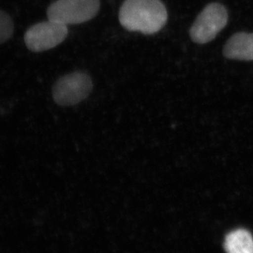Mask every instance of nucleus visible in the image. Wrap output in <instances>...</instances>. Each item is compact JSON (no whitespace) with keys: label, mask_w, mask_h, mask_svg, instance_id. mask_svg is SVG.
<instances>
[{"label":"nucleus","mask_w":253,"mask_h":253,"mask_svg":"<svg viewBox=\"0 0 253 253\" xmlns=\"http://www.w3.org/2000/svg\"><path fill=\"white\" fill-rule=\"evenodd\" d=\"M68 34V26L49 19L33 25L27 30L25 44L31 51H46L61 44Z\"/></svg>","instance_id":"nucleus-5"},{"label":"nucleus","mask_w":253,"mask_h":253,"mask_svg":"<svg viewBox=\"0 0 253 253\" xmlns=\"http://www.w3.org/2000/svg\"><path fill=\"white\" fill-rule=\"evenodd\" d=\"M229 15L226 7L219 2L207 5L200 12L190 29V37L197 44H207L226 27Z\"/></svg>","instance_id":"nucleus-4"},{"label":"nucleus","mask_w":253,"mask_h":253,"mask_svg":"<svg viewBox=\"0 0 253 253\" xmlns=\"http://www.w3.org/2000/svg\"><path fill=\"white\" fill-rule=\"evenodd\" d=\"M224 56L227 59L253 61V33L238 32L224 44Z\"/></svg>","instance_id":"nucleus-6"},{"label":"nucleus","mask_w":253,"mask_h":253,"mask_svg":"<svg viewBox=\"0 0 253 253\" xmlns=\"http://www.w3.org/2000/svg\"><path fill=\"white\" fill-rule=\"evenodd\" d=\"M100 7V0H56L48 7L47 17L66 26L80 24L95 17Z\"/></svg>","instance_id":"nucleus-3"},{"label":"nucleus","mask_w":253,"mask_h":253,"mask_svg":"<svg viewBox=\"0 0 253 253\" xmlns=\"http://www.w3.org/2000/svg\"><path fill=\"white\" fill-rule=\"evenodd\" d=\"M167 19V10L161 0H125L120 7V24L129 32L155 34Z\"/></svg>","instance_id":"nucleus-1"},{"label":"nucleus","mask_w":253,"mask_h":253,"mask_svg":"<svg viewBox=\"0 0 253 253\" xmlns=\"http://www.w3.org/2000/svg\"><path fill=\"white\" fill-rule=\"evenodd\" d=\"M14 24L12 17L4 11L0 10V44L7 42L12 37Z\"/></svg>","instance_id":"nucleus-8"},{"label":"nucleus","mask_w":253,"mask_h":253,"mask_svg":"<svg viewBox=\"0 0 253 253\" xmlns=\"http://www.w3.org/2000/svg\"><path fill=\"white\" fill-rule=\"evenodd\" d=\"M90 75L83 71H76L59 78L52 88L54 102L60 106H72L82 102L92 91Z\"/></svg>","instance_id":"nucleus-2"},{"label":"nucleus","mask_w":253,"mask_h":253,"mask_svg":"<svg viewBox=\"0 0 253 253\" xmlns=\"http://www.w3.org/2000/svg\"><path fill=\"white\" fill-rule=\"evenodd\" d=\"M227 253H253V237L246 229L230 232L224 242Z\"/></svg>","instance_id":"nucleus-7"}]
</instances>
